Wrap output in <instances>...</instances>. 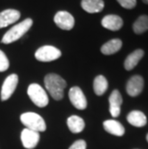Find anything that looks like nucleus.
<instances>
[{
	"label": "nucleus",
	"instance_id": "obj_19",
	"mask_svg": "<svg viewBox=\"0 0 148 149\" xmlns=\"http://www.w3.org/2000/svg\"><path fill=\"white\" fill-rule=\"evenodd\" d=\"M122 46V42L119 39L111 40L106 43H104L101 47V52L104 55H112L119 51Z\"/></svg>",
	"mask_w": 148,
	"mask_h": 149
},
{
	"label": "nucleus",
	"instance_id": "obj_10",
	"mask_svg": "<svg viewBox=\"0 0 148 149\" xmlns=\"http://www.w3.org/2000/svg\"><path fill=\"white\" fill-rule=\"evenodd\" d=\"M144 80L140 75H135L129 79L126 85V91L130 96L135 97L140 95V93L143 90Z\"/></svg>",
	"mask_w": 148,
	"mask_h": 149
},
{
	"label": "nucleus",
	"instance_id": "obj_17",
	"mask_svg": "<svg viewBox=\"0 0 148 149\" xmlns=\"http://www.w3.org/2000/svg\"><path fill=\"white\" fill-rule=\"evenodd\" d=\"M81 6L86 12L90 14H94L103 10L104 1L103 0H82Z\"/></svg>",
	"mask_w": 148,
	"mask_h": 149
},
{
	"label": "nucleus",
	"instance_id": "obj_20",
	"mask_svg": "<svg viewBox=\"0 0 148 149\" xmlns=\"http://www.w3.org/2000/svg\"><path fill=\"white\" fill-rule=\"evenodd\" d=\"M108 90V81L103 75L96 76L93 81V91L96 95H103Z\"/></svg>",
	"mask_w": 148,
	"mask_h": 149
},
{
	"label": "nucleus",
	"instance_id": "obj_8",
	"mask_svg": "<svg viewBox=\"0 0 148 149\" xmlns=\"http://www.w3.org/2000/svg\"><path fill=\"white\" fill-rule=\"evenodd\" d=\"M54 22L59 28H61L63 30H67V31L71 30L72 28L74 27V24H75L73 15L65 11L58 12L54 17Z\"/></svg>",
	"mask_w": 148,
	"mask_h": 149
},
{
	"label": "nucleus",
	"instance_id": "obj_3",
	"mask_svg": "<svg viewBox=\"0 0 148 149\" xmlns=\"http://www.w3.org/2000/svg\"><path fill=\"white\" fill-rule=\"evenodd\" d=\"M20 121L26 128L36 132H44L46 130L45 121L40 115L36 113H24L20 116Z\"/></svg>",
	"mask_w": 148,
	"mask_h": 149
},
{
	"label": "nucleus",
	"instance_id": "obj_1",
	"mask_svg": "<svg viewBox=\"0 0 148 149\" xmlns=\"http://www.w3.org/2000/svg\"><path fill=\"white\" fill-rule=\"evenodd\" d=\"M45 88L55 100H61L64 97V91L67 87V82L61 76L55 73H49L44 78Z\"/></svg>",
	"mask_w": 148,
	"mask_h": 149
},
{
	"label": "nucleus",
	"instance_id": "obj_26",
	"mask_svg": "<svg viewBox=\"0 0 148 149\" xmlns=\"http://www.w3.org/2000/svg\"><path fill=\"white\" fill-rule=\"evenodd\" d=\"M146 141H148V134H147V135H146Z\"/></svg>",
	"mask_w": 148,
	"mask_h": 149
},
{
	"label": "nucleus",
	"instance_id": "obj_21",
	"mask_svg": "<svg viewBox=\"0 0 148 149\" xmlns=\"http://www.w3.org/2000/svg\"><path fill=\"white\" fill-rule=\"evenodd\" d=\"M134 32L140 35L144 33L148 30V15H140L138 17V19L134 22L133 25Z\"/></svg>",
	"mask_w": 148,
	"mask_h": 149
},
{
	"label": "nucleus",
	"instance_id": "obj_9",
	"mask_svg": "<svg viewBox=\"0 0 148 149\" xmlns=\"http://www.w3.org/2000/svg\"><path fill=\"white\" fill-rule=\"evenodd\" d=\"M21 141H22L23 146L26 149H34L39 143L40 141V134L39 132L33 131L28 128L22 130L20 135Z\"/></svg>",
	"mask_w": 148,
	"mask_h": 149
},
{
	"label": "nucleus",
	"instance_id": "obj_7",
	"mask_svg": "<svg viewBox=\"0 0 148 149\" xmlns=\"http://www.w3.org/2000/svg\"><path fill=\"white\" fill-rule=\"evenodd\" d=\"M18 83V76L17 74H11L5 79L1 88V100L6 101L15 93Z\"/></svg>",
	"mask_w": 148,
	"mask_h": 149
},
{
	"label": "nucleus",
	"instance_id": "obj_22",
	"mask_svg": "<svg viewBox=\"0 0 148 149\" xmlns=\"http://www.w3.org/2000/svg\"><path fill=\"white\" fill-rule=\"evenodd\" d=\"M9 66H10V64H9L7 56L2 50H0V72L6 71L9 68Z\"/></svg>",
	"mask_w": 148,
	"mask_h": 149
},
{
	"label": "nucleus",
	"instance_id": "obj_4",
	"mask_svg": "<svg viewBox=\"0 0 148 149\" xmlns=\"http://www.w3.org/2000/svg\"><path fill=\"white\" fill-rule=\"evenodd\" d=\"M28 96L32 102L38 107L43 108L48 105L49 99L44 88H42L39 84H31L27 90Z\"/></svg>",
	"mask_w": 148,
	"mask_h": 149
},
{
	"label": "nucleus",
	"instance_id": "obj_13",
	"mask_svg": "<svg viewBox=\"0 0 148 149\" xmlns=\"http://www.w3.org/2000/svg\"><path fill=\"white\" fill-rule=\"evenodd\" d=\"M101 24L104 28L111 31H117L123 25V20L120 17L115 15H109L103 17Z\"/></svg>",
	"mask_w": 148,
	"mask_h": 149
},
{
	"label": "nucleus",
	"instance_id": "obj_2",
	"mask_svg": "<svg viewBox=\"0 0 148 149\" xmlns=\"http://www.w3.org/2000/svg\"><path fill=\"white\" fill-rule=\"evenodd\" d=\"M33 25V20L31 18H26L22 22L15 25L14 27H12L10 30L7 31L4 36L2 38V43L8 44L12 43L14 42H17V40H19L21 37L24 36L26 34L31 27Z\"/></svg>",
	"mask_w": 148,
	"mask_h": 149
},
{
	"label": "nucleus",
	"instance_id": "obj_18",
	"mask_svg": "<svg viewBox=\"0 0 148 149\" xmlns=\"http://www.w3.org/2000/svg\"><path fill=\"white\" fill-rule=\"evenodd\" d=\"M67 126L73 134L81 133L85 128V121L82 117L78 116H71L67 118Z\"/></svg>",
	"mask_w": 148,
	"mask_h": 149
},
{
	"label": "nucleus",
	"instance_id": "obj_25",
	"mask_svg": "<svg viewBox=\"0 0 148 149\" xmlns=\"http://www.w3.org/2000/svg\"><path fill=\"white\" fill-rule=\"evenodd\" d=\"M142 1L145 3V4H148V0H142Z\"/></svg>",
	"mask_w": 148,
	"mask_h": 149
},
{
	"label": "nucleus",
	"instance_id": "obj_15",
	"mask_svg": "<svg viewBox=\"0 0 148 149\" xmlns=\"http://www.w3.org/2000/svg\"><path fill=\"white\" fill-rule=\"evenodd\" d=\"M127 120L131 125L135 127H143L147 123V118L145 115L140 111H132L128 113Z\"/></svg>",
	"mask_w": 148,
	"mask_h": 149
},
{
	"label": "nucleus",
	"instance_id": "obj_16",
	"mask_svg": "<svg viewBox=\"0 0 148 149\" xmlns=\"http://www.w3.org/2000/svg\"><path fill=\"white\" fill-rule=\"evenodd\" d=\"M144 55L143 50L141 49H137L134 52H132L130 55H128V57L126 58L124 62V68L126 70H132L133 68H135L138 64V62L142 59V57Z\"/></svg>",
	"mask_w": 148,
	"mask_h": 149
},
{
	"label": "nucleus",
	"instance_id": "obj_24",
	"mask_svg": "<svg viewBox=\"0 0 148 149\" xmlns=\"http://www.w3.org/2000/svg\"><path fill=\"white\" fill-rule=\"evenodd\" d=\"M68 149H87V143L83 139H78Z\"/></svg>",
	"mask_w": 148,
	"mask_h": 149
},
{
	"label": "nucleus",
	"instance_id": "obj_6",
	"mask_svg": "<svg viewBox=\"0 0 148 149\" xmlns=\"http://www.w3.org/2000/svg\"><path fill=\"white\" fill-rule=\"evenodd\" d=\"M69 100L76 109L85 110L88 106L87 98L85 96L83 91L79 87H72L68 93Z\"/></svg>",
	"mask_w": 148,
	"mask_h": 149
},
{
	"label": "nucleus",
	"instance_id": "obj_14",
	"mask_svg": "<svg viewBox=\"0 0 148 149\" xmlns=\"http://www.w3.org/2000/svg\"><path fill=\"white\" fill-rule=\"evenodd\" d=\"M103 126H104V129H105L109 134L117 136V137H122L125 133L124 126L122 125L120 122H118L117 120H115V119L105 120L103 123Z\"/></svg>",
	"mask_w": 148,
	"mask_h": 149
},
{
	"label": "nucleus",
	"instance_id": "obj_11",
	"mask_svg": "<svg viewBox=\"0 0 148 149\" xmlns=\"http://www.w3.org/2000/svg\"><path fill=\"white\" fill-rule=\"evenodd\" d=\"M20 17V13L14 9H7L0 13V28L7 27L15 23Z\"/></svg>",
	"mask_w": 148,
	"mask_h": 149
},
{
	"label": "nucleus",
	"instance_id": "obj_23",
	"mask_svg": "<svg viewBox=\"0 0 148 149\" xmlns=\"http://www.w3.org/2000/svg\"><path fill=\"white\" fill-rule=\"evenodd\" d=\"M117 2L125 9H133L137 5V0H117Z\"/></svg>",
	"mask_w": 148,
	"mask_h": 149
},
{
	"label": "nucleus",
	"instance_id": "obj_12",
	"mask_svg": "<svg viewBox=\"0 0 148 149\" xmlns=\"http://www.w3.org/2000/svg\"><path fill=\"white\" fill-rule=\"evenodd\" d=\"M110 103V113L113 117H117L120 115V108L122 104V96L117 90L112 91L109 97Z\"/></svg>",
	"mask_w": 148,
	"mask_h": 149
},
{
	"label": "nucleus",
	"instance_id": "obj_5",
	"mask_svg": "<svg viewBox=\"0 0 148 149\" xmlns=\"http://www.w3.org/2000/svg\"><path fill=\"white\" fill-rule=\"evenodd\" d=\"M62 56V52L58 48L51 45H44L40 47L35 53V57L40 62H52L59 59Z\"/></svg>",
	"mask_w": 148,
	"mask_h": 149
}]
</instances>
